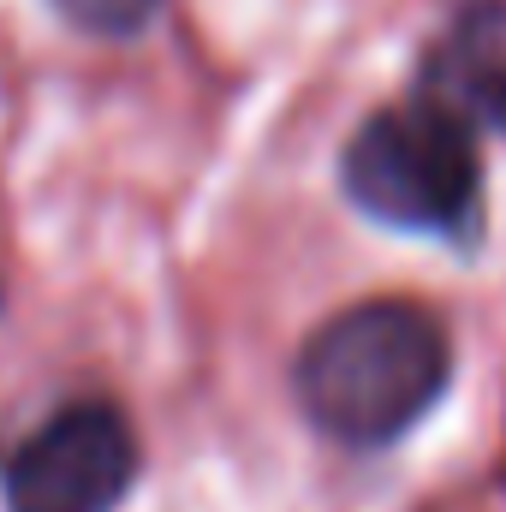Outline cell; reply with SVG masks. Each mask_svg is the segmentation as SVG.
<instances>
[{
  "label": "cell",
  "instance_id": "cell-1",
  "mask_svg": "<svg viewBox=\"0 0 506 512\" xmlns=\"http://www.w3.org/2000/svg\"><path fill=\"white\" fill-rule=\"evenodd\" d=\"M453 376V352L435 316L417 304L376 298L322 322L298 352V405L340 447L399 441Z\"/></svg>",
  "mask_w": 506,
  "mask_h": 512
},
{
  "label": "cell",
  "instance_id": "cell-2",
  "mask_svg": "<svg viewBox=\"0 0 506 512\" xmlns=\"http://www.w3.org/2000/svg\"><path fill=\"white\" fill-rule=\"evenodd\" d=\"M340 179H346V197L381 227L447 233V239L477 233L483 161L465 120H453L441 102L370 114L346 143Z\"/></svg>",
  "mask_w": 506,
  "mask_h": 512
},
{
  "label": "cell",
  "instance_id": "cell-3",
  "mask_svg": "<svg viewBox=\"0 0 506 512\" xmlns=\"http://www.w3.org/2000/svg\"><path fill=\"white\" fill-rule=\"evenodd\" d=\"M137 477V441L114 405H66L6 459V512H114Z\"/></svg>",
  "mask_w": 506,
  "mask_h": 512
},
{
  "label": "cell",
  "instance_id": "cell-4",
  "mask_svg": "<svg viewBox=\"0 0 506 512\" xmlns=\"http://www.w3.org/2000/svg\"><path fill=\"white\" fill-rule=\"evenodd\" d=\"M429 84L453 120L471 114L477 126L506 131V0H477L453 18L429 54Z\"/></svg>",
  "mask_w": 506,
  "mask_h": 512
},
{
  "label": "cell",
  "instance_id": "cell-5",
  "mask_svg": "<svg viewBox=\"0 0 506 512\" xmlns=\"http://www.w3.org/2000/svg\"><path fill=\"white\" fill-rule=\"evenodd\" d=\"M60 18H72L78 30H96V36H137L161 0H54Z\"/></svg>",
  "mask_w": 506,
  "mask_h": 512
}]
</instances>
